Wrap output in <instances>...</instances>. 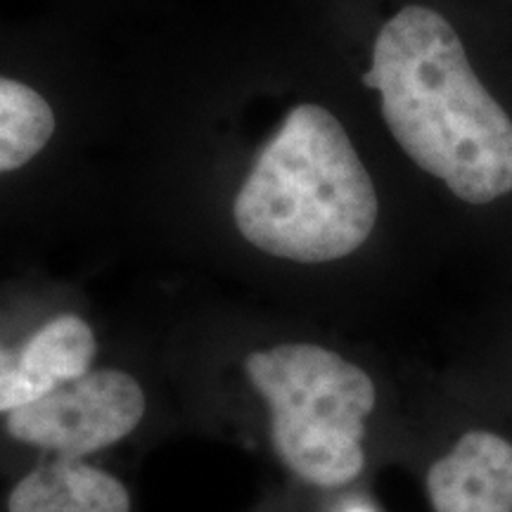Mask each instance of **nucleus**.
Listing matches in <instances>:
<instances>
[{"instance_id":"f257e3e1","label":"nucleus","mask_w":512,"mask_h":512,"mask_svg":"<svg viewBox=\"0 0 512 512\" xmlns=\"http://www.w3.org/2000/svg\"><path fill=\"white\" fill-rule=\"evenodd\" d=\"M366 83L403 152L467 204L512 192V119L441 12L406 5L377 31Z\"/></svg>"},{"instance_id":"f03ea898","label":"nucleus","mask_w":512,"mask_h":512,"mask_svg":"<svg viewBox=\"0 0 512 512\" xmlns=\"http://www.w3.org/2000/svg\"><path fill=\"white\" fill-rule=\"evenodd\" d=\"M380 202L349 133L325 107L304 102L256 157L235 197L249 245L297 264L354 254L373 233Z\"/></svg>"},{"instance_id":"7ed1b4c3","label":"nucleus","mask_w":512,"mask_h":512,"mask_svg":"<svg viewBox=\"0 0 512 512\" xmlns=\"http://www.w3.org/2000/svg\"><path fill=\"white\" fill-rule=\"evenodd\" d=\"M245 373L268 401L273 448L294 475L328 489L361 475L377 403L366 370L318 344H278L249 354Z\"/></svg>"},{"instance_id":"20e7f679","label":"nucleus","mask_w":512,"mask_h":512,"mask_svg":"<svg viewBox=\"0 0 512 512\" xmlns=\"http://www.w3.org/2000/svg\"><path fill=\"white\" fill-rule=\"evenodd\" d=\"M143 415L145 394L131 375L88 370L10 411L8 432L29 446L81 458L117 444L136 430Z\"/></svg>"},{"instance_id":"39448f33","label":"nucleus","mask_w":512,"mask_h":512,"mask_svg":"<svg viewBox=\"0 0 512 512\" xmlns=\"http://www.w3.org/2000/svg\"><path fill=\"white\" fill-rule=\"evenodd\" d=\"M434 512H512V444L475 430L427 472Z\"/></svg>"},{"instance_id":"423d86ee","label":"nucleus","mask_w":512,"mask_h":512,"mask_svg":"<svg viewBox=\"0 0 512 512\" xmlns=\"http://www.w3.org/2000/svg\"><path fill=\"white\" fill-rule=\"evenodd\" d=\"M10 512H131V496L117 477L60 456L36 467L8 498Z\"/></svg>"},{"instance_id":"0eeeda50","label":"nucleus","mask_w":512,"mask_h":512,"mask_svg":"<svg viewBox=\"0 0 512 512\" xmlns=\"http://www.w3.org/2000/svg\"><path fill=\"white\" fill-rule=\"evenodd\" d=\"M55 133L53 107L27 83L0 76V174L29 164Z\"/></svg>"},{"instance_id":"6e6552de","label":"nucleus","mask_w":512,"mask_h":512,"mask_svg":"<svg viewBox=\"0 0 512 512\" xmlns=\"http://www.w3.org/2000/svg\"><path fill=\"white\" fill-rule=\"evenodd\" d=\"M93 358L95 337L91 325L67 313L43 325L22 349L17 363L29 373L57 384L88 373Z\"/></svg>"},{"instance_id":"1a4fd4ad","label":"nucleus","mask_w":512,"mask_h":512,"mask_svg":"<svg viewBox=\"0 0 512 512\" xmlns=\"http://www.w3.org/2000/svg\"><path fill=\"white\" fill-rule=\"evenodd\" d=\"M55 384L43 380L15 361L8 370L0 373V413H10L15 408L27 406V403L46 396Z\"/></svg>"},{"instance_id":"9d476101","label":"nucleus","mask_w":512,"mask_h":512,"mask_svg":"<svg viewBox=\"0 0 512 512\" xmlns=\"http://www.w3.org/2000/svg\"><path fill=\"white\" fill-rule=\"evenodd\" d=\"M12 363H15V361H12V356L8 354V351L0 349V373H3V370H8Z\"/></svg>"},{"instance_id":"9b49d317","label":"nucleus","mask_w":512,"mask_h":512,"mask_svg":"<svg viewBox=\"0 0 512 512\" xmlns=\"http://www.w3.org/2000/svg\"><path fill=\"white\" fill-rule=\"evenodd\" d=\"M349 512H375V510L368 508V505H356V508H351Z\"/></svg>"}]
</instances>
